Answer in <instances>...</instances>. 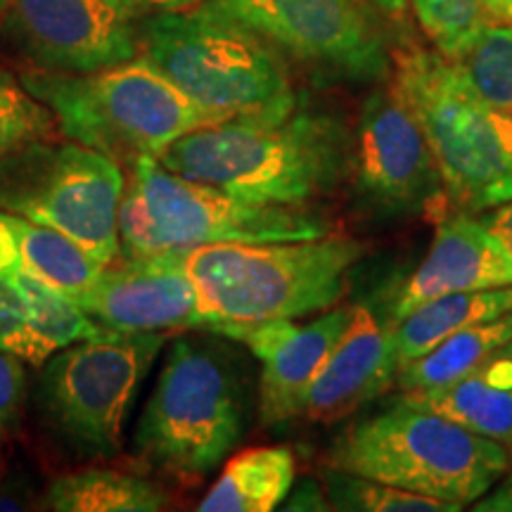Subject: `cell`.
<instances>
[{
	"mask_svg": "<svg viewBox=\"0 0 512 512\" xmlns=\"http://www.w3.org/2000/svg\"><path fill=\"white\" fill-rule=\"evenodd\" d=\"M159 162L242 200L304 207L342 183L351 147L337 119L299 107L297 100L185 133Z\"/></svg>",
	"mask_w": 512,
	"mask_h": 512,
	"instance_id": "1",
	"label": "cell"
},
{
	"mask_svg": "<svg viewBox=\"0 0 512 512\" xmlns=\"http://www.w3.org/2000/svg\"><path fill=\"white\" fill-rule=\"evenodd\" d=\"M392 88L430 145L448 204L484 214L512 200V112L486 102L434 48L396 53Z\"/></svg>",
	"mask_w": 512,
	"mask_h": 512,
	"instance_id": "2",
	"label": "cell"
},
{
	"mask_svg": "<svg viewBox=\"0 0 512 512\" xmlns=\"http://www.w3.org/2000/svg\"><path fill=\"white\" fill-rule=\"evenodd\" d=\"M330 467L415 494L475 505L508 477L510 451L411 399L347 427L330 448Z\"/></svg>",
	"mask_w": 512,
	"mask_h": 512,
	"instance_id": "3",
	"label": "cell"
},
{
	"mask_svg": "<svg viewBox=\"0 0 512 512\" xmlns=\"http://www.w3.org/2000/svg\"><path fill=\"white\" fill-rule=\"evenodd\" d=\"M361 256V242L328 233L313 240L204 245L188 249L183 259L216 328L328 311L342 302Z\"/></svg>",
	"mask_w": 512,
	"mask_h": 512,
	"instance_id": "4",
	"label": "cell"
},
{
	"mask_svg": "<svg viewBox=\"0 0 512 512\" xmlns=\"http://www.w3.org/2000/svg\"><path fill=\"white\" fill-rule=\"evenodd\" d=\"M22 83L53 110L64 136L119 164L159 159L185 133L226 119L190 100L143 55L88 74L38 69Z\"/></svg>",
	"mask_w": 512,
	"mask_h": 512,
	"instance_id": "5",
	"label": "cell"
},
{
	"mask_svg": "<svg viewBox=\"0 0 512 512\" xmlns=\"http://www.w3.org/2000/svg\"><path fill=\"white\" fill-rule=\"evenodd\" d=\"M140 53L219 117L297 102L278 48L214 0L140 19Z\"/></svg>",
	"mask_w": 512,
	"mask_h": 512,
	"instance_id": "6",
	"label": "cell"
},
{
	"mask_svg": "<svg viewBox=\"0 0 512 512\" xmlns=\"http://www.w3.org/2000/svg\"><path fill=\"white\" fill-rule=\"evenodd\" d=\"M330 233L302 207L242 200L216 185L174 174L157 157L131 164L119 204L121 254L188 252L223 242H290Z\"/></svg>",
	"mask_w": 512,
	"mask_h": 512,
	"instance_id": "7",
	"label": "cell"
},
{
	"mask_svg": "<svg viewBox=\"0 0 512 512\" xmlns=\"http://www.w3.org/2000/svg\"><path fill=\"white\" fill-rule=\"evenodd\" d=\"M245 413L238 368L223 349L178 337L140 413L133 446L166 475L204 477L240 444Z\"/></svg>",
	"mask_w": 512,
	"mask_h": 512,
	"instance_id": "8",
	"label": "cell"
},
{
	"mask_svg": "<svg viewBox=\"0 0 512 512\" xmlns=\"http://www.w3.org/2000/svg\"><path fill=\"white\" fill-rule=\"evenodd\" d=\"M166 332H107L55 351L41 366L36 401L50 432L74 456L110 460Z\"/></svg>",
	"mask_w": 512,
	"mask_h": 512,
	"instance_id": "9",
	"label": "cell"
},
{
	"mask_svg": "<svg viewBox=\"0 0 512 512\" xmlns=\"http://www.w3.org/2000/svg\"><path fill=\"white\" fill-rule=\"evenodd\" d=\"M119 162L81 143L36 140L0 159V211L60 230L100 264L121 252Z\"/></svg>",
	"mask_w": 512,
	"mask_h": 512,
	"instance_id": "10",
	"label": "cell"
},
{
	"mask_svg": "<svg viewBox=\"0 0 512 512\" xmlns=\"http://www.w3.org/2000/svg\"><path fill=\"white\" fill-rule=\"evenodd\" d=\"M273 48L354 81L389 74V55L358 0H214Z\"/></svg>",
	"mask_w": 512,
	"mask_h": 512,
	"instance_id": "11",
	"label": "cell"
},
{
	"mask_svg": "<svg viewBox=\"0 0 512 512\" xmlns=\"http://www.w3.org/2000/svg\"><path fill=\"white\" fill-rule=\"evenodd\" d=\"M3 29L46 72H100L140 55V19L119 0H8Z\"/></svg>",
	"mask_w": 512,
	"mask_h": 512,
	"instance_id": "12",
	"label": "cell"
},
{
	"mask_svg": "<svg viewBox=\"0 0 512 512\" xmlns=\"http://www.w3.org/2000/svg\"><path fill=\"white\" fill-rule=\"evenodd\" d=\"M356 164L358 185L377 207L441 214L448 204L430 145L394 88H380L363 102Z\"/></svg>",
	"mask_w": 512,
	"mask_h": 512,
	"instance_id": "13",
	"label": "cell"
},
{
	"mask_svg": "<svg viewBox=\"0 0 512 512\" xmlns=\"http://www.w3.org/2000/svg\"><path fill=\"white\" fill-rule=\"evenodd\" d=\"M183 254L119 252L76 304L110 332L211 330L214 318L185 271Z\"/></svg>",
	"mask_w": 512,
	"mask_h": 512,
	"instance_id": "14",
	"label": "cell"
},
{
	"mask_svg": "<svg viewBox=\"0 0 512 512\" xmlns=\"http://www.w3.org/2000/svg\"><path fill=\"white\" fill-rule=\"evenodd\" d=\"M354 309L356 306L337 304L320 311V316L309 323H297V318H275L259 323H219L211 330L245 344L259 358L261 425L278 427L299 418V408L311 382L347 332Z\"/></svg>",
	"mask_w": 512,
	"mask_h": 512,
	"instance_id": "15",
	"label": "cell"
},
{
	"mask_svg": "<svg viewBox=\"0 0 512 512\" xmlns=\"http://www.w3.org/2000/svg\"><path fill=\"white\" fill-rule=\"evenodd\" d=\"M505 285H512V254L482 219L470 214L444 216L422 264L396 294L392 323L444 294Z\"/></svg>",
	"mask_w": 512,
	"mask_h": 512,
	"instance_id": "16",
	"label": "cell"
},
{
	"mask_svg": "<svg viewBox=\"0 0 512 512\" xmlns=\"http://www.w3.org/2000/svg\"><path fill=\"white\" fill-rule=\"evenodd\" d=\"M392 320L382 323L368 306H356L347 332L332 349L306 392L299 418L337 422L377 399L396 380Z\"/></svg>",
	"mask_w": 512,
	"mask_h": 512,
	"instance_id": "17",
	"label": "cell"
},
{
	"mask_svg": "<svg viewBox=\"0 0 512 512\" xmlns=\"http://www.w3.org/2000/svg\"><path fill=\"white\" fill-rule=\"evenodd\" d=\"M403 396L512 451V342L446 387Z\"/></svg>",
	"mask_w": 512,
	"mask_h": 512,
	"instance_id": "18",
	"label": "cell"
},
{
	"mask_svg": "<svg viewBox=\"0 0 512 512\" xmlns=\"http://www.w3.org/2000/svg\"><path fill=\"white\" fill-rule=\"evenodd\" d=\"M297 460L287 446L247 448L230 458L202 498L200 512H271L290 496Z\"/></svg>",
	"mask_w": 512,
	"mask_h": 512,
	"instance_id": "19",
	"label": "cell"
},
{
	"mask_svg": "<svg viewBox=\"0 0 512 512\" xmlns=\"http://www.w3.org/2000/svg\"><path fill=\"white\" fill-rule=\"evenodd\" d=\"M512 311V285L489 287V290L453 292L425 302L418 309L394 320V351L399 368L415 358L425 356L446 337L486 323V320Z\"/></svg>",
	"mask_w": 512,
	"mask_h": 512,
	"instance_id": "20",
	"label": "cell"
},
{
	"mask_svg": "<svg viewBox=\"0 0 512 512\" xmlns=\"http://www.w3.org/2000/svg\"><path fill=\"white\" fill-rule=\"evenodd\" d=\"M169 505L162 486L131 472L86 467L50 482L43 508L55 512H157Z\"/></svg>",
	"mask_w": 512,
	"mask_h": 512,
	"instance_id": "21",
	"label": "cell"
},
{
	"mask_svg": "<svg viewBox=\"0 0 512 512\" xmlns=\"http://www.w3.org/2000/svg\"><path fill=\"white\" fill-rule=\"evenodd\" d=\"M3 214L15 235L19 259L29 273L72 297L74 302H79L83 294L98 283L105 264H100L86 247L55 228L31 223L8 211Z\"/></svg>",
	"mask_w": 512,
	"mask_h": 512,
	"instance_id": "22",
	"label": "cell"
},
{
	"mask_svg": "<svg viewBox=\"0 0 512 512\" xmlns=\"http://www.w3.org/2000/svg\"><path fill=\"white\" fill-rule=\"evenodd\" d=\"M512 342V311L503 316L470 325V328L446 337L425 356L415 358L396 370V384L403 392L439 389L460 380L489 361L496 351Z\"/></svg>",
	"mask_w": 512,
	"mask_h": 512,
	"instance_id": "23",
	"label": "cell"
},
{
	"mask_svg": "<svg viewBox=\"0 0 512 512\" xmlns=\"http://www.w3.org/2000/svg\"><path fill=\"white\" fill-rule=\"evenodd\" d=\"M325 496L335 510L349 512H458L463 510L456 503H444L439 498L415 494V491L401 489L368 479L354 472H344L330 467L325 472Z\"/></svg>",
	"mask_w": 512,
	"mask_h": 512,
	"instance_id": "24",
	"label": "cell"
},
{
	"mask_svg": "<svg viewBox=\"0 0 512 512\" xmlns=\"http://www.w3.org/2000/svg\"><path fill=\"white\" fill-rule=\"evenodd\" d=\"M422 34L446 60H463L475 46L489 17L484 0H408Z\"/></svg>",
	"mask_w": 512,
	"mask_h": 512,
	"instance_id": "25",
	"label": "cell"
},
{
	"mask_svg": "<svg viewBox=\"0 0 512 512\" xmlns=\"http://www.w3.org/2000/svg\"><path fill=\"white\" fill-rule=\"evenodd\" d=\"M458 64L486 102L512 112V24H486Z\"/></svg>",
	"mask_w": 512,
	"mask_h": 512,
	"instance_id": "26",
	"label": "cell"
},
{
	"mask_svg": "<svg viewBox=\"0 0 512 512\" xmlns=\"http://www.w3.org/2000/svg\"><path fill=\"white\" fill-rule=\"evenodd\" d=\"M57 119L46 102L0 69V159L12 155L19 147L46 140L55 133Z\"/></svg>",
	"mask_w": 512,
	"mask_h": 512,
	"instance_id": "27",
	"label": "cell"
},
{
	"mask_svg": "<svg viewBox=\"0 0 512 512\" xmlns=\"http://www.w3.org/2000/svg\"><path fill=\"white\" fill-rule=\"evenodd\" d=\"M0 349L22 358L27 366H43L50 354L31 330L29 309L22 292L0 273Z\"/></svg>",
	"mask_w": 512,
	"mask_h": 512,
	"instance_id": "28",
	"label": "cell"
},
{
	"mask_svg": "<svg viewBox=\"0 0 512 512\" xmlns=\"http://www.w3.org/2000/svg\"><path fill=\"white\" fill-rule=\"evenodd\" d=\"M27 363L0 349V448L17 432L27 401Z\"/></svg>",
	"mask_w": 512,
	"mask_h": 512,
	"instance_id": "29",
	"label": "cell"
},
{
	"mask_svg": "<svg viewBox=\"0 0 512 512\" xmlns=\"http://www.w3.org/2000/svg\"><path fill=\"white\" fill-rule=\"evenodd\" d=\"M479 219H482L484 226L489 228V233L512 254V200L484 211Z\"/></svg>",
	"mask_w": 512,
	"mask_h": 512,
	"instance_id": "30",
	"label": "cell"
},
{
	"mask_svg": "<svg viewBox=\"0 0 512 512\" xmlns=\"http://www.w3.org/2000/svg\"><path fill=\"white\" fill-rule=\"evenodd\" d=\"M119 3L136 19H145L152 15H162V12L192 8V5L207 3V0H119Z\"/></svg>",
	"mask_w": 512,
	"mask_h": 512,
	"instance_id": "31",
	"label": "cell"
},
{
	"mask_svg": "<svg viewBox=\"0 0 512 512\" xmlns=\"http://www.w3.org/2000/svg\"><path fill=\"white\" fill-rule=\"evenodd\" d=\"M292 496L285 498V510H330L328 496L323 494L318 484L304 482L299 486H292Z\"/></svg>",
	"mask_w": 512,
	"mask_h": 512,
	"instance_id": "32",
	"label": "cell"
},
{
	"mask_svg": "<svg viewBox=\"0 0 512 512\" xmlns=\"http://www.w3.org/2000/svg\"><path fill=\"white\" fill-rule=\"evenodd\" d=\"M475 510H494V512H512V479L498 486L494 494H486L475 503Z\"/></svg>",
	"mask_w": 512,
	"mask_h": 512,
	"instance_id": "33",
	"label": "cell"
},
{
	"mask_svg": "<svg viewBox=\"0 0 512 512\" xmlns=\"http://www.w3.org/2000/svg\"><path fill=\"white\" fill-rule=\"evenodd\" d=\"M484 10L489 22L512 24V0H484Z\"/></svg>",
	"mask_w": 512,
	"mask_h": 512,
	"instance_id": "34",
	"label": "cell"
},
{
	"mask_svg": "<svg viewBox=\"0 0 512 512\" xmlns=\"http://www.w3.org/2000/svg\"><path fill=\"white\" fill-rule=\"evenodd\" d=\"M368 3L373 5V8L382 10L384 15H392V17H396V15H401L403 8H406L408 0H368Z\"/></svg>",
	"mask_w": 512,
	"mask_h": 512,
	"instance_id": "35",
	"label": "cell"
},
{
	"mask_svg": "<svg viewBox=\"0 0 512 512\" xmlns=\"http://www.w3.org/2000/svg\"><path fill=\"white\" fill-rule=\"evenodd\" d=\"M5 10H8V0H0V22H3Z\"/></svg>",
	"mask_w": 512,
	"mask_h": 512,
	"instance_id": "36",
	"label": "cell"
},
{
	"mask_svg": "<svg viewBox=\"0 0 512 512\" xmlns=\"http://www.w3.org/2000/svg\"><path fill=\"white\" fill-rule=\"evenodd\" d=\"M508 475H510V479H512V451H510V472H508Z\"/></svg>",
	"mask_w": 512,
	"mask_h": 512,
	"instance_id": "37",
	"label": "cell"
}]
</instances>
